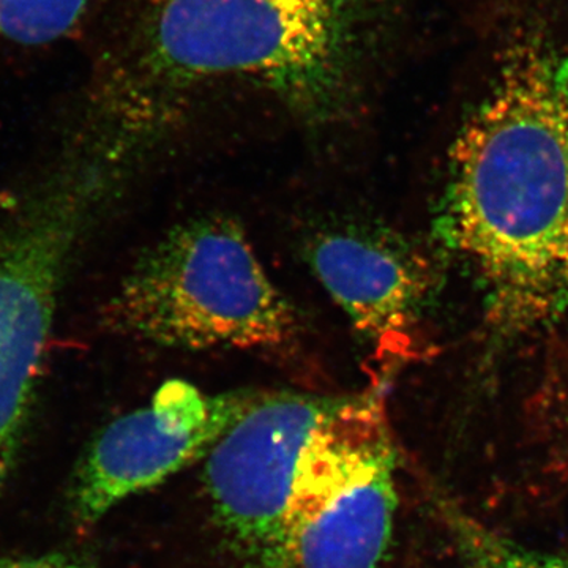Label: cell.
Listing matches in <instances>:
<instances>
[{"label":"cell","mask_w":568,"mask_h":568,"mask_svg":"<svg viewBox=\"0 0 568 568\" xmlns=\"http://www.w3.org/2000/svg\"><path fill=\"white\" fill-rule=\"evenodd\" d=\"M402 0H102L82 138L130 164L231 92L313 132L355 121Z\"/></svg>","instance_id":"cell-1"},{"label":"cell","mask_w":568,"mask_h":568,"mask_svg":"<svg viewBox=\"0 0 568 568\" xmlns=\"http://www.w3.org/2000/svg\"><path fill=\"white\" fill-rule=\"evenodd\" d=\"M500 63L452 145L436 233L491 331L519 336L568 320V54L528 37Z\"/></svg>","instance_id":"cell-2"},{"label":"cell","mask_w":568,"mask_h":568,"mask_svg":"<svg viewBox=\"0 0 568 568\" xmlns=\"http://www.w3.org/2000/svg\"><path fill=\"white\" fill-rule=\"evenodd\" d=\"M114 331L181 351L280 349L297 312L224 215L186 220L138 257L106 305Z\"/></svg>","instance_id":"cell-3"},{"label":"cell","mask_w":568,"mask_h":568,"mask_svg":"<svg viewBox=\"0 0 568 568\" xmlns=\"http://www.w3.org/2000/svg\"><path fill=\"white\" fill-rule=\"evenodd\" d=\"M398 465L381 390L339 396L298 465L284 530L286 568H377L394 534Z\"/></svg>","instance_id":"cell-4"},{"label":"cell","mask_w":568,"mask_h":568,"mask_svg":"<svg viewBox=\"0 0 568 568\" xmlns=\"http://www.w3.org/2000/svg\"><path fill=\"white\" fill-rule=\"evenodd\" d=\"M106 185L74 153L0 226V474L31 413L71 257Z\"/></svg>","instance_id":"cell-5"},{"label":"cell","mask_w":568,"mask_h":568,"mask_svg":"<svg viewBox=\"0 0 568 568\" xmlns=\"http://www.w3.org/2000/svg\"><path fill=\"white\" fill-rule=\"evenodd\" d=\"M339 396L263 394L205 457V489L250 568H286L284 530L298 465Z\"/></svg>","instance_id":"cell-6"},{"label":"cell","mask_w":568,"mask_h":568,"mask_svg":"<svg viewBox=\"0 0 568 568\" xmlns=\"http://www.w3.org/2000/svg\"><path fill=\"white\" fill-rule=\"evenodd\" d=\"M261 395L207 394L183 379L166 381L148 406L115 418L92 440L71 485L73 518L91 526L129 497L205 459Z\"/></svg>","instance_id":"cell-7"},{"label":"cell","mask_w":568,"mask_h":568,"mask_svg":"<svg viewBox=\"0 0 568 568\" xmlns=\"http://www.w3.org/2000/svg\"><path fill=\"white\" fill-rule=\"evenodd\" d=\"M306 260L355 331L379 349L407 338L432 294L428 261L373 224L349 222L320 231Z\"/></svg>","instance_id":"cell-8"},{"label":"cell","mask_w":568,"mask_h":568,"mask_svg":"<svg viewBox=\"0 0 568 568\" xmlns=\"http://www.w3.org/2000/svg\"><path fill=\"white\" fill-rule=\"evenodd\" d=\"M102 0H0V41L40 48L74 36Z\"/></svg>","instance_id":"cell-9"},{"label":"cell","mask_w":568,"mask_h":568,"mask_svg":"<svg viewBox=\"0 0 568 568\" xmlns=\"http://www.w3.org/2000/svg\"><path fill=\"white\" fill-rule=\"evenodd\" d=\"M439 507L454 537L462 568H568V556L521 547L452 500H440Z\"/></svg>","instance_id":"cell-10"},{"label":"cell","mask_w":568,"mask_h":568,"mask_svg":"<svg viewBox=\"0 0 568 568\" xmlns=\"http://www.w3.org/2000/svg\"><path fill=\"white\" fill-rule=\"evenodd\" d=\"M0 568H99L93 560L73 552H50L37 558L0 559Z\"/></svg>","instance_id":"cell-11"}]
</instances>
